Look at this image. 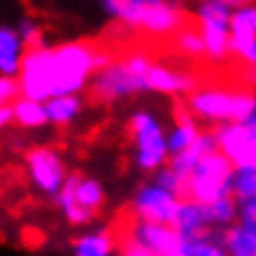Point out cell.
Wrapping results in <instances>:
<instances>
[{
    "label": "cell",
    "mask_w": 256,
    "mask_h": 256,
    "mask_svg": "<svg viewBox=\"0 0 256 256\" xmlns=\"http://www.w3.org/2000/svg\"><path fill=\"white\" fill-rule=\"evenodd\" d=\"M114 52L107 45L94 40H72L62 45H35L28 48V55L20 68L22 94L35 100H50L55 94H82L94 72Z\"/></svg>",
    "instance_id": "1"
},
{
    "label": "cell",
    "mask_w": 256,
    "mask_h": 256,
    "mask_svg": "<svg viewBox=\"0 0 256 256\" xmlns=\"http://www.w3.org/2000/svg\"><path fill=\"white\" fill-rule=\"evenodd\" d=\"M114 25L144 42H170L174 32L192 20L184 0H102Z\"/></svg>",
    "instance_id": "2"
},
{
    "label": "cell",
    "mask_w": 256,
    "mask_h": 256,
    "mask_svg": "<svg viewBox=\"0 0 256 256\" xmlns=\"http://www.w3.org/2000/svg\"><path fill=\"white\" fill-rule=\"evenodd\" d=\"M154 58L142 48H122L92 78L87 87L97 104H112L142 92H150V68Z\"/></svg>",
    "instance_id": "3"
},
{
    "label": "cell",
    "mask_w": 256,
    "mask_h": 256,
    "mask_svg": "<svg viewBox=\"0 0 256 256\" xmlns=\"http://www.w3.org/2000/svg\"><path fill=\"white\" fill-rule=\"evenodd\" d=\"M167 130L157 112L152 110H137L127 120V142L132 152L134 170L144 174H154L172 160Z\"/></svg>",
    "instance_id": "4"
},
{
    "label": "cell",
    "mask_w": 256,
    "mask_h": 256,
    "mask_svg": "<svg viewBox=\"0 0 256 256\" xmlns=\"http://www.w3.org/2000/svg\"><path fill=\"white\" fill-rule=\"evenodd\" d=\"M232 12L234 8L224 0H196L192 10V18L204 38V68L209 70L232 65Z\"/></svg>",
    "instance_id": "5"
},
{
    "label": "cell",
    "mask_w": 256,
    "mask_h": 256,
    "mask_svg": "<svg viewBox=\"0 0 256 256\" xmlns=\"http://www.w3.org/2000/svg\"><path fill=\"white\" fill-rule=\"evenodd\" d=\"M234 174L236 167L234 162L216 147L206 152L184 179V199L194 202H214L222 196L234 194Z\"/></svg>",
    "instance_id": "6"
},
{
    "label": "cell",
    "mask_w": 256,
    "mask_h": 256,
    "mask_svg": "<svg viewBox=\"0 0 256 256\" xmlns=\"http://www.w3.org/2000/svg\"><path fill=\"white\" fill-rule=\"evenodd\" d=\"M52 202L58 204V209L68 224L85 226L102 214V209L107 204V194H104V186L94 176L70 174L65 186L60 189V194Z\"/></svg>",
    "instance_id": "7"
},
{
    "label": "cell",
    "mask_w": 256,
    "mask_h": 256,
    "mask_svg": "<svg viewBox=\"0 0 256 256\" xmlns=\"http://www.w3.org/2000/svg\"><path fill=\"white\" fill-rule=\"evenodd\" d=\"M184 196L167 189L164 184L150 179L144 184H140L127 204V214L142 222H157V224H174L179 206H182Z\"/></svg>",
    "instance_id": "8"
},
{
    "label": "cell",
    "mask_w": 256,
    "mask_h": 256,
    "mask_svg": "<svg viewBox=\"0 0 256 256\" xmlns=\"http://www.w3.org/2000/svg\"><path fill=\"white\" fill-rule=\"evenodd\" d=\"M22 167H25V176L32 184V189L50 199L60 194V189L65 186L70 176L65 167V157L55 147H48V144L30 147L22 157Z\"/></svg>",
    "instance_id": "9"
},
{
    "label": "cell",
    "mask_w": 256,
    "mask_h": 256,
    "mask_svg": "<svg viewBox=\"0 0 256 256\" xmlns=\"http://www.w3.org/2000/svg\"><path fill=\"white\" fill-rule=\"evenodd\" d=\"M114 234L117 236H124V239H132L142 246H147L150 252H154L157 256L162 254H172V252H179L182 246V234L174 229V224H157V222H142V219H134L130 216L127 212L120 214V219L114 222Z\"/></svg>",
    "instance_id": "10"
},
{
    "label": "cell",
    "mask_w": 256,
    "mask_h": 256,
    "mask_svg": "<svg viewBox=\"0 0 256 256\" xmlns=\"http://www.w3.org/2000/svg\"><path fill=\"white\" fill-rule=\"evenodd\" d=\"M216 147L234 162V167H256V127L249 120L212 127Z\"/></svg>",
    "instance_id": "11"
},
{
    "label": "cell",
    "mask_w": 256,
    "mask_h": 256,
    "mask_svg": "<svg viewBox=\"0 0 256 256\" xmlns=\"http://www.w3.org/2000/svg\"><path fill=\"white\" fill-rule=\"evenodd\" d=\"M232 62L242 70L256 68V2L246 0L232 12Z\"/></svg>",
    "instance_id": "12"
},
{
    "label": "cell",
    "mask_w": 256,
    "mask_h": 256,
    "mask_svg": "<svg viewBox=\"0 0 256 256\" xmlns=\"http://www.w3.org/2000/svg\"><path fill=\"white\" fill-rule=\"evenodd\" d=\"M172 114H174V124H172L167 140H170V154L174 157V154L194 147V142L204 134V130H202V122L189 112V107L184 102H176Z\"/></svg>",
    "instance_id": "13"
},
{
    "label": "cell",
    "mask_w": 256,
    "mask_h": 256,
    "mask_svg": "<svg viewBox=\"0 0 256 256\" xmlns=\"http://www.w3.org/2000/svg\"><path fill=\"white\" fill-rule=\"evenodd\" d=\"M167 45H170L172 52L179 55L184 62H196V65L204 68V60H206L204 38H202V30H199V25L194 22V18L174 32V38H172Z\"/></svg>",
    "instance_id": "14"
},
{
    "label": "cell",
    "mask_w": 256,
    "mask_h": 256,
    "mask_svg": "<svg viewBox=\"0 0 256 256\" xmlns=\"http://www.w3.org/2000/svg\"><path fill=\"white\" fill-rule=\"evenodd\" d=\"M117 234L114 229H90L72 239V256H114L117 254Z\"/></svg>",
    "instance_id": "15"
},
{
    "label": "cell",
    "mask_w": 256,
    "mask_h": 256,
    "mask_svg": "<svg viewBox=\"0 0 256 256\" xmlns=\"http://www.w3.org/2000/svg\"><path fill=\"white\" fill-rule=\"evenodd\" d=\"M25 55H28V42L22 40L20 30L5 25L0 30V72L2 75H20Z\"/></svg>",
    "instance_id": "16"
},
{
    "label": "cell",
    "mask_w": 256,
    "mask_h": 256,
    "mask_svg": "<svg viewBox=\"0 0 256 256\" xmlns=\"http://www.w3.org/2000/svg\"><path fill=\"white\" fill-rule=\"evenodd\" d=\"M174 229L182 234V239H194V236H202V234L212 232L204 204L194 202V199H184L182 206H179V214L174 219Z\"/></svg>",
    "instance_id": "17"
},
{
    "label": "cell",
    "mask_w": 256,
    "mask_h": 256,
    "mask_svg": "<svg viewBox=\"0 0 256 256\" xmlns=\"http://www.w3.org/2000/svg\"><path fill=\"white\" fill-rule=\"evenodd\" d=\"M229 256H256V222L239 219L222 232Z\"/></svg>",
    "instance_id": "18"
},
{
    "label": "cell",
    "mask_w": 256,
    "mask_h": 256,
    "mask_svg": "<svg viewBox=\"0 0 256 256\" xmlns=\"http://www.w3.org/2000/svg\"><path fill=\"white\" fill-rule=\"evenodd\" d=\"M45 107H48V120L50 124L55 127H70L85 110V100L82 94L78 92H70V94H55L50 100H45Z\"/></svg>",
    "instance_id": "19"
},
{
    "label": "cell",
    "mask_w": 256,
    "mask_h": 256,
    "mask_svg": "<svg viewBox=\"0 0 256 256\" xmlns=\"http://www.w3.org/2000/svg\"><path fill=\"white\" fill-rule=\"evenodd\" d=\"M12 110H15V127H20V130H40V127L50 124L48 107L42 100L22 94L12 102Z\"/></svg>",
    "instance_id": "20"
},
{
    "label": "cell",
    "mask_w": 256,
    "mask_h": 256,
    "mask_svg": "<svg viewBox=\"0 0 256 256\" xmlns=\"http://www.w3.org/2000/svg\"><path fill=\"white\" fill-rule=\"evenodd\" d=\"M204 212H206L209 226L216 232H224L226 226H232L234 222L242 219V202L234 194H229V196H222L214 202H204Z\"/></svg>",
    "instance_id": "21"
},
{
    "label": "cell",
    "mask_w": 256,
    "mask_h": 256,
    "mask_svg": "<svg viewBox=\"0 0 256 256\" xmlns=\"http://www.w3.org/2000/svg\"><path fill=\"white\" fill-rule=\"evenodd\" d=\"M179 254L182 256H229V252L224 246L222 232L212 229V232H206L202 236L184 239L182 246H179Z\"/></svg>",
    "instance_id": "22"
},
{
    "label": "cell",
    "mask_w": 256,
    "mask_h": 256,
    "mask_svg": "<svg viewBox=\"0 0 256 256\" xmlns=\"http://www.w3.org/2000/svg\"><path fill=\"white\" fill-rule=\"evenodd\" d=\"M234 196L244 204L256 199V167H236L234 174Z\"/></svg>",
    "instance_id": "23"
},
{
    "label": "cell",
    "mask_w": 256,
    "mask_h": 256,
    "mask_svg": "<svg viewBox=\"0 0 256 256\" xmlns=\"http://www.w3.org/2000/svg\"><path fill=\"white\" fill-rule=\"evenodd\" d=\"M22 97V85L18 75H2L0 78V102H15Z\"/></svg>",
    "instance_id": "24"
},
{
    "label": "cell",
    "mask_w": 256,
    "mask_h": 256,
    "mask_svg": "<svg viewBox=\"0 0 256 256\" xmlns=\"http://www.w3.org/2000/svg\"><path fill=\"white\" fill-rule=\"evenodd\" d=\"M120 246H117V256H157L154 252H150L147 246L132 242V239H124V236H117Z\"/></svg>",
    "instance_id": "25"
},
{
    "label": "cell",
    "mask_w": 256,
    "mask_h": 256,
    "mask_svg": "<svg viewBox=\"0 0 256 256\" xmlns=\"http://www.w3.org/2000/svg\"><path fill=\"white\" fill-rule=\"evenodd\" d=\"M18 30H20L22 40L28 42V48L42 45V35H40V28H38V25H35L32 20H22V22L18 25Z\"/></svg>",
    "instance_id": "26"
},
{
    "label": "cell",
    "mask_w": 256,
    "mask_h": 256,
    "mask_svg": "<svg viewBox=\"0 0 256 256\" xmlns=\"http://www.w3.org/2000/svg\"><path fill=\"white\" fill-rule=\"evenodd\" d=\"M0 124H2V127L15 124V110H12V102H2V104H0Z\"/></svg>",
    "instance_id": "27"
},
{
    "label": "cell",
    "mask_w": 256,
    "mask_h": 256,
    "mask_svg": "<svg viewBox=\"0 0 256 256\" xmlns=\"http://www.w3.org/2000/svg\"><path fill=\"white\" fill-rule=\"evenodd\" d=\"M242 219L256 222V199H249V202L242 204Z\"/></svg>",
    "instance_id": "28"
},
{
    "label": "cell",
    "mask_w": 256,
    "mask_h": 256,
    "mask_svg": "<svg viewBox=\"0 0 256 256\" xmlns=\"http://www.w3.org/2000/svg\"><path fill=\"white\" fill-rule=\"evenodd\" d=\"M224 2H229L232 8H239V5H242V2H246V0H224Z\"/></svg>",
    "instance_id": "29"
},
{
    "label": "cell",
    "mask_w": 256,
    "mask_h": 256,
    "mask_svg": "<svg viewBox=\"0 0 256 256\" xmlns=\"http://www.w3.org/2000/svg\"><path fill=\"white\" fill-rule=\"evenodd\" d=\"M162 256H182L179 252H172V254H162Z\"/></svg>",
    "instance_id": "30"
},
{
    "label": "cell",
    "mask_w": 256,
    "mask_h": 256,
    "mask_svg": "<svg viewBox=\"0 0 256 256\" xmlns=\"http://www.w3.org/2000/svg\"><path fill=\"white\" fill-rule=\"evenodd\" d=\"M254 100H256V94H254Z\"/></svg>",
    "instance_id": "31"
},
{
    "label": "cell",
    "mask_w": 256,
    "mask_h": 256,
    "mask_svg": "<svg viewBox=\"0 0 256 256\" xmlns=\"http://www.w3.org/2000/svg\"><path fill=\"white\" fill-rule=\"evenodd\" d=\"M254 2H256V0H254Z\"/></svg>",
    "instance_id": "32"
}]
</instances>
